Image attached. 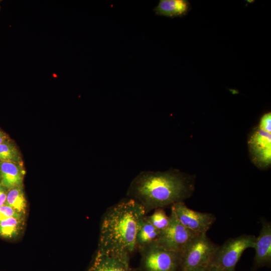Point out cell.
Wrapping results in <instances>:
<instances>
[{
	"label": "cell",
	"mask_w": 271,
	"mask_h": 271,
	"mask_svg": "<svg viewBox=\"0 0 271 271\" xmlns=\"http://www.w3.org/2000/svg\"><path fill=\"white\" fill-rule=\"evenodd\" d=\"M193 190L192 180L177 170L144 171L132 180L127 194L141 204L147 213L184 201Z\"/></svg>",
	"instance_id": "obj_1"
},
{
	"label": "cell",
	"mask_w": 271,
	"mask_h": 271,
	"mask_svg": "<svg viewBox=\"0 0 271 271\" xmlns=\"http://www.w3.org/2000/svg\"><path fill=\"white\" fill-rule=\"evenodd\" d=\"M146 213L141 204L130 198L108 208L100 224L98 249L130 256L137 248V233Z\"/></svg>",
	"instance_id": "obj_2"
},
{
	"label": "cell",
	"mask_w": 271,
	"mask_h": 271,
	"mask_svg": "<svg viewBox=\"0 0 271 271\" xmlns=\"http://www.w3.org/2000/svg\"><path fill=\"white\" fill-rule=\"evenodd\" d=\"M255 238L254 235L243 234L228 239L219 246L208 266L213 271H235L243 252L253 248Z\"/></svg>",
	"instance_id": "obj_3"
},
{
	"label": "cell",
	"mask_w": 271,
	"mask_h": 271,
	"mask_svg": "<svg viewBox=\"0 0 271 271\" xmlns=\"http://www.w3.org/2000/svg\"><path fill=\"white\" fill-rule=\"evenodd\" d=\"M218 247L206 233L197 235L180 253V270L193 271L208 266Z\"/></svg>",
	"instance_id": "obj_4"
},
{
	"label": "cell",
	"mask_w": 271,
	"mask_h": 271,
	"mask_svg": "<svg viewBox=\"0 0 271 271\" xmlns=\"http://www.w3.org/2000/svg\"><path fill=\"white\" fill-rule=\"evenodd\" d=\"M143 271H177L180 253L164 249L154 242L139 249Z\"/></svg>",
	"instance_id": "obj_5"
},
{
	"label": "cell",
	"mask_w": 271,
	"mask_h": 271,
	"mask_svg": "<svg viewBox=\"0 0 271 271\" xmlns=\"http://www.w3.org/2000/svg\"><path fill=\"white\" fill-rule=\"evenodd\" d=\"M169 225L160 233L154 241L165 249L178 253L184 249L197 234L183 226L171 209Z\"/></svg>",
	"instance_id": "obj_6"
},
{
	"label": "cell",
	"mask_w": 271,
	"mask_h": 271,
	"mask_svg": "<svg viewBox=\"0 0 271 271\" xmlns=\"http://www.w3.org/2000/svg\"><path fill=\"white\" fill-rule=\"evenodd\" d=\"M171 209L183 226L197 234L206 233L216 220L213 214L193 210L184 201L173 204Z\"/></svg>",
	"instance_id": "obj_7"
},
{
	"label": "cell",
	"mask_w": 271,
	"mask_h": 271,
	"mask_svg": "<svg viewBox=\"0 0 271 271\" xmlns=\"http://www.w3.org/2000/svg\"><path fill=\"white\" fill-rule=\"evenodd\" d=\"M248 145L253 163L260 169H266L271 163V131L258 126L250 136Z\"/></svg>",
	"instance_id": "obj_8"
},
{
	"label": "cell",
	"mask_w": 271,
	"mask_h": 271,
	"mask_svg": "<svg viewBox=\"0 0 271 271\" xmlns=\"http://www.w3.org/2000/svg\"><path fill=\"white\" fill-rule=\"evenodd\" d=\"M129 256L97 249L86 271H130Z\"/></svg>",
	"instance_id": "obj_9"
},
{
	"label": "cell",
	"mask_w": 271,
	"mask_h": 271,
	"mask_svg": "<svg viewBox=\"0 0 271 271\" xmlns=\"http://www.w3.org/2000/svg\"><path fill=\"white\" fill-rule=\"evenodd\" d=\"M253 248L255 256L253 269L267 266L271 263V224L263 221L258 237H256Z\"/></svg>",
	"instance_id": "obj_10"
},
{
	"label": "cell",
	"mask_w": 271,
	"mask_h": 271,
	"mask_svg": "<svg viewBox=\"0 0 271 271\" xmlns=\"http://www.w3.org/2000/svg\"><path fill=\"white\" fill-rule=\"evenodd\" d=\"M23 177L22 168L18 163L0 161V181L7 190L23 186Z\"/></svg>",
	"instance_id": "obj_11"
},
{
	"label": "cell",
	"mask_w": 271,
	"mask_h": 271,
	"mask_svg": "<svg viewBox=\"0 0 271 271\" xmlns=\"http://www.w3.org/2000/svg\"><path fill=\"white\" fill-rule=\"evenodd\" d=\"M191 9V5L187 0H160L153 11L157 16L170 18L182 17Z\"/></svg>",
	"instance_id": "obj_12"
},
{
	"label": "cell",
	"mask_w": 271,
	"mask_h": 271,
	"mask_svg": "<svg viewBox=\"0 0 271 271\" xmlns=\"http://www.w3.org/2000/svg\"><path fill=\"white\" fill-rule=\"evenodd\" d=\"M26 218L10 217L0 221V237L7 239L18 238L23 232Z\"/></svg>",
	"instance_id": "obj_13"
},
{
	"label": "cell",
	"mask_w": 271,
	"mask_h": 271,
	"mask_svg": "<svg viewBox=\"0 0 271 271\" xmlns=\"http://www.w3.org/2000/svg\"><path fill=\"white\" fill-rule=\"evenodd\" d=\"M5 204L12 208L17 213L26 216L28 205L23 186L8 190Z\"/></svg>",
	"instance_id": "obj_14"
},
{
	"label": "cell",
	"mask_w": 271,
	"mask_h": 271,
	"mask_svg": "<svg viewBox=\"0 0 271 271\" xmlns=\"http://www.w3.org/2000/svg\"><path fill=\"white\" fill-rule=\"evenodd\" d=\"M160 232L152 225L146 216L137 233V248L140 249L154 242L159 236Z\"/></svg>",
	"instance_id": "obj_15"
},
{
	"label": "cell",
	"mask_w": 271,
	"mask_h": 271,
	"mask_svg": "<svg viewBox=\"0 0 271 271\" xmlns=\"http://www.w3.org/2000/svg\"><path fill=\"white\" fill-rule=\"evenodd\" d=\"M0 161L20 163L21 159L18 151L14 145L6 141L0 144Z\"/></svg>",
	"instance_id": "obj_16"
},
{
	"label": "cell",
	"mask_w": 271,
	"mask_h": 271,
	"mask_svg": "<svg viewBox=\"0 0 271 271\" xmlns=\"http://www.w3.org/2000/svg\"><path fill=\"white\" fill-rule=\"evenodd\" d=\"M147 217L152 225L160 231L167 228L170 221V216H168L162 208L156 209L154 213Z\"/></svg>",
	"instance_id": "obj_17"
},
{
	"label": "cell",
	"mask_w": 271,
	"mask_h": 271,
	"mask_svg": "<svg viewBox=\"0 0 271 271\" xmlns=\"http://www.w3.org/2000/svg\"><path fill=\"white\" fill-rule=\"evenodd\" d=\"M13 216L26 218V216L17 213L12 208L6 204L0 206V221Z\"/></svg>",
	"instance_id": "obj_18"
},
{
	"label": "cell",
	"mask_w": 271,
	"mask_h": 271,
	"mask_svg": "<svg viewBox=\"0 0 271 271\" xmlns=\"http://www.w3.org/2000/svg\"><path fill=\"white\" fill-rule=\"evenodd\" d=\"M258 126L265 130L271 131L270 112L264 113L261 117Z\"/></svg>",
	"instance_id": "obj_19"
},
{
	"label": "cell",
	"mask_w": 271,
	"mask_h": 271,
	"mask_svg": "<svg viewBox=\"0 0 271 271\" xmlns=\"http://www.w3.org/2000/svg\"><path fill=\"white\" fill-rule=\"evenodd\" d=\"M7 190L3 186L0 181V206L5 204L7 194Z\"/></svg>",
	"instance_id": "obj_20"
},
{
	"label": "cell",
	"mask_w": 271,
	"mask_h": 271,
	"mask_svg": "<svg viewBox=\"0 0 271 271\" xmlns=\"http://www.w3.org/2000/svg\"><path fill=\"white\" fill-rule=\"evenodd\" d=\"M7 137L5 133L0 130V144L6 141Z\"/></svg>",
	"instance_id": "obj_21"
},
{
	"label": "cell",
	"mask_w": 271,
	"mask_h": 271,
	"mask_svg": "<svg viewBox=\"0 0 271 271\" xmlns=\"http://www.w3.org/2000/svg\"><path fill=\"white\" fill-rule=\"evenodd\" d=\"M193 271H213L209 266L202 267Z\"/></svg>",
	"instance_id": "obj_22"
}]
</instances>
